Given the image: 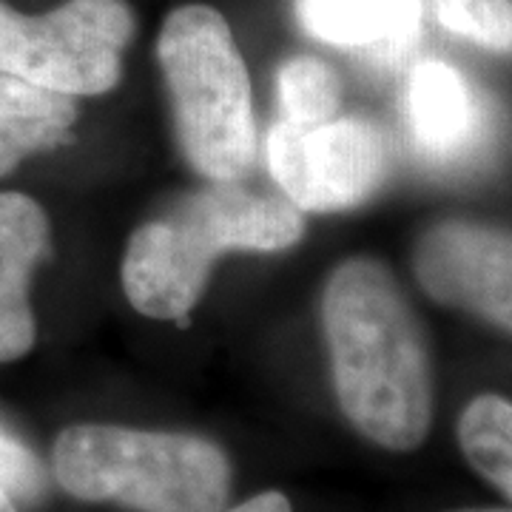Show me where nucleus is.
<instances>
[{"label": "nucleus", "mask_w": 512, "mask_h": 512, "mask_svg": "<svg viewBox=\"0 0 512 512\" xmlns=\"http://www.w3.org/2000/svg\"><path fill=\"white\" fill-rule=\"evenodd\" d=\"M342 413L384 450H416L433 421V367L419 316L376 259H348L322 293Z\"/></svg>", "instance_id": "obj_1"}, {"label": "nucleus", "mask_w": 512, "mask_h": 512, "mask_svg": "<svg viewBox=\"0 0 512 512\" xmlns=\"http://www.w3.org/2000/svg\"><path fill=\"white\" fill-rule=\"evenodd\" d=\"M302 231L305 222L293 202L217 183L131 234L123 291L143 316L185 322L222 254L285 251L302 239Z\"/></svg>", "instance_id": "obj_2"}, {"label": "nucleus", "mask_w": 512, "mask_h": 512, "mask_svg": "<svg viewBox=\"0 0 512 512\" xmlns=\"http://www.w3.org/2000/svg\"><path fill=\"white\" fill-rule=\"evenodd\" d=\"M57 484L134 512H222L231 461L214 441L114 424H74L55 441Z\"/></svg>", "instance_id": "obj_3"}, {"label": "nucleus", "mask_w": 512, "mask_h": 512, "mask_svg": "<svg viewBox=\"0 0 512 512\" xmlns=\"http://www.w3.org/2000/svg\"><path fill=\"white\" fill-rule=\"evenodd\" d=\"M157 57L185 160L211 183H234L254 160L256 134L251 77L228 20L205 3L174 9Z\"/></svg>", "instance_id": "obj_4"}, {"label": "nucleus", "mask_w": 512, "mask_h": 512, "mask_svg": "<svg viewBox=\"0 0 512 512\" xmlns=\"http://www.w3.org/2000/svg\"><path fill=\"white\" fill-rule=\"evenodd\" d=\"M131 35L126 0H66L46 15L0 3V72L66 97L111 92Z\"/></svg>", "instance_id": "obj_5"}, {"label": "nucleus", "mask_w": 512, "mask_h": 512, "mask_svg": "<svg viewBox=\"0 0 512 512\" xmlns=\"http://www.w3.org/2000/svg\"><path fill=\"white\" fill-rule=\"evenodd\" d=\"M268 165L299 211H348L382 188L390 171L387 137L365 117L325 123L282 120L268 134Z\"/></svg>", "instance_id": "obj_6"}, {"label": "nucleus", "mask_w": 512, "mask_h": 512, "mask_svg": "<svg viewBox=\"0 0 512 512\" xmlns=\"http://www.w3.org/2000/svg\"><path fill=\"white\" fill-rule=\"evenodd\" d=\"M413 271L436 302L512 333V231L487 222H439L421 234Z\"/></svg>", "instance_id": "obj_7"}, {"label": "nucleus", "mask_w": 512, "mask_h": 512, "mask_svg": "<svg viewBox=\"0 0 512 512\" xmlns=\"http://www.w3.org/2000/svg\"><path fill=\"white\" fill-rule=\"evenodd\" d=\"M410 140L427 163L461 165L490 140V106L476 83L444 60L419 63L404 89Z\"/></svg>", "instance_id": "obj_8"}, {"label": "nucleus", "mask_w": 512, "mask_h": 512, "mask_svg": "<svg viewBox=\"0 0 512 512\" xmlns=\"http://www.w3.org/2000/svg\"><path fill=\"white\" fill-rule=\"evenodd\" d=\"M49 251V220L26 194L0 191V362H15L35 345L29 285Z\"/></svg>", "instance_id": "obj_9"}, {"label": "nucleus", "mask_w": 512, "mask_h": 512, "mask_svg": "<svg viewBox=\"0 0 512 512\" xmlns=\"http://www.w3.org/2000/svg\"><path fill=\"white\" fill-rule=\"evenodd\" d=\"M421 12L424 0H296L305 35L376 63H396L416 46Z\"/></svg>", "instance_id": "obj_10"}, {"label": "nucleus", "mask_w": 512, "mask_h": 512, "mask_svg": "<svg viewBox=\"0 0 512 512\" xmlns=\"http://www.w3.org/2000/svg\"><path fill=\"white\" fill-rule=\"evenodd\" d=\"M74 120L72 97L0 72V177L32 154L66 146Z\"/></svg>", "instance_id": "obj_11"}, {"label": "nucleus", "mask_w": 512, "mask_h": 512, "mask_svg": "<svg viewBox=\"0 0 512 512\" xmlns=\"http://www.w3.org/2000/svg\"><path fill=\"white\" fill-rule=\"evenodd\" d=\"M458 444L476 473L512 501V402L484 393L464 407Z\"/></svg>", "instance_id": "obj_12"}, {"label": "nucleus", "mask_w": 512, "mask_h": 512, "mask_svg": "<svg viewBox=\"0 0 512 512\" xmlns=\"http://www.w3.org/2000/svg\"><path fill=\"white\" fill-rule=\"evenodd\" d=\"M276 92L285 120L291 123H325L336 117L342 103V83L325 60L299 55L285 60L276 72Z\"/></svg>", "instance_id": "obj_13"}, {"label": "nucleus", "mask_w": 512, "mask_h": 512, "mask_svg": "<svg viewBox=\"0 0 512 512\" xmlns=\"http://www.w3.org/2000/svg\"><path fill=\"white\" fill-rule=\"evenodd\" d=\"M450 35L495 55H512V0H427Z\"/></svg>", "instance_id": "obj_14"}, {"label": "nucleus", "mask_w": 512, "mask_h": 512, "mask_svg": "<svg viewBox=\"0 0 512 512\" xmlns=\"http://www.w3.org/2000/svg\"><path fill=\"white\" fill-rule=\"evenodd\" d=\"M0 484L20 501H37L46 490V473L37 456L6 424H0Z\"/></svg>", "instance_id": "obj_15"}, {"label": "nucleus", "mask_w": 512, "mask_h": 512, "mask_svg": "<svg viewBox=\"0 0 512 512\" xmlns=\"http://www.w3.org/2000/svg\"><path fill=\"white\" fill-rule=\"evenodd\" d=\"M222 512H293V510H291V501H288L282 493H262V495H254V498H248V501H242V504H237L234 510H222Z\"/></svg>", "instance_id": "obj_16"}, {"label": "nucleus", "mask_w": 512, "mask_h": 512, "mask_svg": "<svg viewBox=\"0 0 512 512\" xmlns=\"http://www.w3.org/2000/svg\"><path fill=\"white\" fill-rule=\"evenodd\" d=\"M0 512H18L15 510V501H12V495L3 490V484H0Z\"/></svg>", "instance_id": "obj_17"}, {"label": "nucleus", "mask_w": 512, "mask_h": 512, "mask_svg": "<svg viewBox=\"0 0 512 512\" xmlns=\"http://www.w3.org/2000/svg\"><path fill=\"white\" fill-rule=\"evenodd\" d=\"M464 512H512V510H464Z\"/></svg>", "instance_id": "obj_18"}]
</instances>
